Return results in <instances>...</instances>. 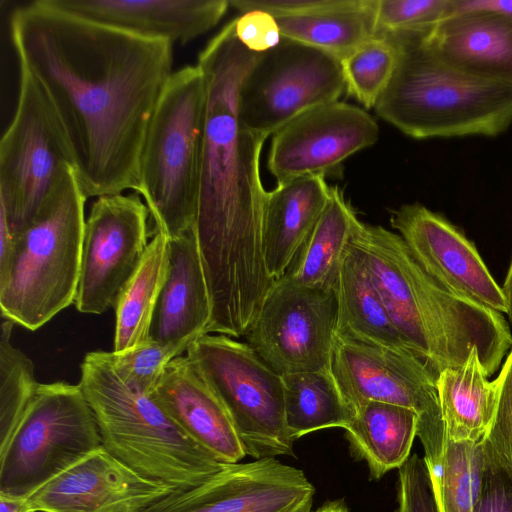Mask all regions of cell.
<instances>
[{"instance_id":"cell-1","label":"cell","mask_w":512,"mask_h":512,"mask_svg":"<svg viewBox=\"0 0 512 512\" xmlns=\"http://www.w3.org/2000/svg\"><path fill=\"white\" fill-rule=\"evenodd\" d=\"M19 64L48 98L87 197L139 192L147 130L173 74V44L67 13L45 0L17 8Z\"/></svg>"},{"instance_id":"cell-2","label":"cell","mask_w":512,"mask_h":512,"mask_svg":"<svg viewBox=\"0 0 512 512\" xmlns=\"http://www.w3.org/2000/svg\"><path fill=\"white\" fill-rule=\"evenodd\" d=\"M260 53L229 22L198 58L207 89L195 233L212 304L208 332L245 335L274 280L265 264L260 176L266 137L239 118V90Z\"/></svg>"},{"instance_id":"cell-3","label":"cell","mask_w":512,"mask_h":512,"mask_svg":"<svg viewBox=\"0 0 512 512\" xmlns=\"http://www.w3.org/2000/svg\"><path fill=\"white\" fill-rule=\"evenodd\" d=\"M351 246L364 262L395 328L438 377L462 365L473 349L489 377L512 349L501 313L463 299L430 277L403 239L382 226L360 223Z\"/></svg>"},{"instance_id":"cell-4","label":"cell","mask_w":512,"mask_h":512,"mask_svg":"<svg viewBox=\"0 0 512 512\" xmlns=\"http://www.w3.org/2000/svg\"><path fill=\"white\" fill-rule=\"evenodd\" d=\"M385 32L397 62L374 107L383 120L415 139L497 136L512 124V85L448 65L425 42L426 31Z\"/></svg>"},{"instance_id":"cell-5","label":"cell","mask_w":512,"mask_h":512,"mask_svg":"<svg viewBox=\"0 0 512 512\" xmlns=\"http://www.w3.org/2000/svg\"><path fill=\"white\" fill-rule=\"evenodd\" d=\"M80 371L78 385L94 414L102 446L126 466L173 492L191 489L224 467L151 394L124 383L107 352L87 353Z\"/></svg>"},{"instance_id":"cell-6","label":"cell","mask_w":512,"mask_h":512,"mask_svg":"<svg viewBox=\"0 0 512 512\" xmlns=\"http://www.w3.org/2000/svg\"><path fill=\"white\" fill-rule=\"evenodd\" d=\"M86 199L69 166L32 220L13 235L11 256L0 267L2 318L34 331L74 303Z\"/></svg>"},{"instance_id":"cell-7","label":"cell","mask_w":512,"mask_h":512,"mask_svg":"<svg viewBox=\"0 0 512 512\" xmlns=\"http://www.w3.org/2000/svg\"><path fill=\"white\" fill-rule=\"evenodd\" d=\"M207 89L198 65L171 75L143 143L139 192L155 233L169 239L195 229Z\"/></svg>"},{"instance_id":"cell-8","label":"cell","mask_w":512,"mask_h":512,"mask_svg":"<svg viewBox=\"0 0 512 512\" xmlns=\"http://www.w3.org/2000/svg\"><path fill=\"white\" fill-rule=\"evenodd\" d=\"M101 446L80 386L39 383L15 431L0 448V495L28 498Z\"/></svg>"},{"instance_id":"cell-9","label":"cell","mask_w":512,"mask_h":512,"mask_svg":"<svg viewBox=\"0 0 512 512\" xmlns=\"http://www.w3.org/2000/svg\"><path fill=\"white\" fill-rule=\"evenodd\" d=\"M186 356L227 409L246 455H292L280 374L246 343L223 334L196 339Z\"/></svg>"},{"instance_id":"cell-10","label":"cell","mask_w":512,"mask_h":512,"mask_svg":"<svg viewBox=\"0 0 512 512\" xmlns=\"http://www.w3.org/2000/svg\"><path fill=\"white\" fill-rule=\"evenodd\" d=\"M330 371L352 411L368 401L413 410L424 458L437 476L447 437L437 390V376L413 352L363 343L336 332Z\"/></svg>"},{"instance_id":"cell-11","label":"cell","mask_w":512,"mask_h":512,"mask_svg":"<svg viewBox=\"0 0 512 512\" xmlns=\"http://www.w3.org/2000/svg\"><path fill=\"white\" fill-rule=\"evenodd\" d=\"M69 166L63 128L40 85L19 64L17 106L0 142V214L12 235L32 220Z\"/></svg>"},{"instance_id":"cell-12","label":"cell","mask_w":512,"mask_h":512,"mask_svg":"<svg viewBox=\"0 0 512 512\" xmlns=\"http://www.w3.org/2000/svg\"><path fill=\"white\" fill-rule=\"evenodd\" d=\"M345 90L339 59L282 38L260 53L242 81L239 118L248 129L267 138L304 112L338 101Z\"/></svg>"},{"instance_id":"cell-13","label":"cell","mask_w":512,"mask_h":512,"mask_svg":"<svg viewBox=\"0 0 512 512\" xmlns=\"http://www.w3.org/2000/svg\"><path fill=\"white\" fill-rule=\"evenodd\" d=\"M337 316L334 289L302 285L283 276L268 291L244 337L281 376L330 371Z\"/></svg>"},{"instance_id":"cell-14","label":"cell","mask_w":512,"mask_h":512,"mask_svg":"<svg viewBox=\"0 0 512 512\" xmlns=\"http://www.w3.org/2000/svg\"><path fill=\"white\" fill-rule=\"evenodd\" d=\"M150 213L138 193L97 197L85 222L74 304L87 314L114 307L141 263L148 243Z\"/></svg>"},{"instance_id":"cell-15","label":"cell","mask_w":512,"mask_h":512,"mask_svg":"<svg viewBox=\"0 0 512 512\" xmlns=\"http://www.w3.org/2000/svg\"><path fill=\"white\" fill-rule=\"evenodd\" d=\"M315 488L276 458L225 464L203 483L161 499L148 512H312Z\"/></svg>"},{"instance_id":"cell-16","label":"cell","mask_w":512,"mask_h":512,"mask_svg":"<svg viewBox=\"0 0 512 512\" xmlns=\"http://www.w3.org/2000/svg\"><path fill=\"white\" fill-rule=\"evenodd\" d=\"M379 137L375 119L358 106L335 101L312 108L272 135L267 166L282 184L331 172Z\"/></svg>"},{"instance_id":"cell-17","label":"cell","mask_w":512,"mask_h":512,"mask_svg":"<svg viewBox=\"0 0 512 512\" xmlns=\"http://www.w3.org/2000/svg\"><path fill=\"white\" fill-rule=\"evenodd\" d=\"M390 223L413 257L436 282L479 306L507 313L502 290L474 244L442 215L419 204L394 210Z\"/></svg>"},{"instance_id":"cell-18","label":"cell","mask_w":512,"mask_h":512,"mask_svg":"<svg viewBox=\"0 0 512 512\" xmlns=\"http://www.w3.org/2000/svg\"><path fill=\"white\" fill-rule=\"evenodd\" d=\"M171 493L101 446L31 494L27 502L34 512H148Z\"/></svg>"},{"instance_id":"cell-19","label":"cell","mask_w":512,"mask_h":512,"mask_svg":"<svg viewBox=\"0 0 512 512\" xmlns=\"http://www.w3.org/2000/svg\"><path fill=\"white\" fill-rule=\"evenodd\" d=\"M81 18L125 32L184 45L208 32L227 0H45Z\"/></svg>"},{"instance_id":"cell-20","label":"cell","mask_w":512,"mask_h":512,"mask_svg":"<svg viewBox=\"0 0 512 512\" xmlns=\"http://www.w3.org/2000/svg\"><path fill=\"white\" fill-rule=\"evenodd\" d=\"M151 395L191 439L219 462L238 463L246 456L227 409L187 356L169 363Z\"/></svg>"},{"instance_id":"cell-21","label":"cell","mask_w":512,"mask_h":512,"mask_svg":"<svg viewBox=\"0 0 512 512\" xmlns=\"http://www.w3.org/2000/svg\"><path fill=\"white\" fill-rule=\"evenodd\" d=\"M212 304L195 229L169 239V265L153 314L152 340L190 346L208 333Z\"/></svg>"},{"instance_id":"cell-22","label":"cell","mask_w":512,"mask_h":512,"mask_svg":"<svg viewBox=\"0 0 512 512\" xmlns=\"http://www.w3.org/2000/svg\"><path fill=\"white\" fill-rule=\"evenodd\" d=\"M424 40L448 65L512 85V19L490 11L457 13L426 31Z\"/></svg>"},{"instance_id":"cell-23","label":"cell","mask_w":512,"mask_h":512,"mask_svg":"<svg viewBox=\"0 0 512 512\" xmlns=\"http://www.w3.org/2000/svg\"><path fill=\"white\" fill-rule=\"evenodd\" d=\"M324 175L314 174L278 184L267 192L263 216L266 268L282 278L313 230L330 198Z\"/></svg>"},{"instance_id":"cell-24","label":"cell","mask_w":512,"mask_h":512,"mask_svg":"<svg viewBox=\"0 0 512 512\" xmlns=\"http://www.w3.org/2000/svg\"><path fill=\"white\" fill-rule=\"evenodd\" d=\"M377 6L378 0H319L300 14L274 18L282 38L341 61L376 34Z\"/></svg>"},{"instance_id":"cell-25","label":"cell","mask_w":512,"mask_h":512,"mask_svg":"<svg viewBox=\"0 0 512 512\" xmlns=\"http://www.w3.org/2000/svg\"><path fill=\"white\" fill-rule=\"evenodd\" d=\"M417 429L418 417L413 410L379 401L357 407L344 428L351 452L366 462L373 480L405 463Z\"/></svg>"},{"instance_id":"cell-26","label":"cell","mask_w":512,"mask_h":512,"mask_svg":"<svg viewBox=\"0 0 512 512\" xmlns=\"http://www.w3.org/2000/svg\"><path fill=\"white\" fill-rule=\"evenodd\" d=\"M334 291L338 334L371 345L413 352L392 323L364 262L351 244L341 263Z\"/></svg>"},{"instance_id":"cell-27","label":"cell","mask_w":512,"mask_h":512,"mask_svg":"<svg viewBox=\"0 0 512 512\" xmlns=\"http://www.w3.org/2000/svg\"><path fill=\"white\" fill-rule=\"evenodd\" d=\"M437 390L447 441H482L496 412L499 385L497 378L488 380L478 350L462 365L442 371Z\"/></svg>"},{"instance_id":"cell-28","label":"cell","mask_w":512,"mask_h":512,"mask_svg":"<svg viewBox=\"0 0 512 512\" xmlns=\"http://www.w3.org/2000/svg\"><path fill=\"white\" fill-rule=\"evenodd\" d=\"M361 221L343 192L331 187L329 201L284 275L296 283L334 289L341 263Z\"/></svg>"},{"instance_id":"cell-29","label":"cell","mask_w":512,"mask_h":512,"mask_svg":"<svg viewBox=\"0 0 512 512\" xmlns=\"http://www.w3.org/2000/svg\"><path fill=\"white\" fill-rule=\"evenodd\" d=\"M168 265L169 238L155 233L141 263L115 302L114 352L125 351L150 339V326Z\"/></svg>"},{"instance_id":"cell-30","label":"cell","mask_w":512,"mask_h":512,"mask_svg":"<svg viewBox=\"0 0 512 512\" xmlns=\"http://www.w3.org/2000/svg\"><path fill=\"white\" fill-rule=\"evenodd\" d=\"M288 432L296 439L326 428H345L353 414L331 371L283 375Z\"/></svg>"},{"instance_id":"cell-31","label":"cell","mask_w":512,"mask_h":512,"mask_svg":"<svg viewBox=\"0 0 512 512\" xmlns=\"http://www.w3.org/2000/svg\"><path fill=\"white\" fill-rule=\"evenodd\" d=\"M0 327V448L8 442L39 383L33 362L11 342L15 323L2 318Z\"/></svg>"},{"instance_id":"cell-32","label":"cell","mask_w":512,"mask_h":512,"mask_svg":"<svg viewBox=\"0 0 512 512\" xmlns=\"http://www.w3.org/2000/svg\"><path fill=\"white\" fill-rule=\"evenodd\" d=\"M340 62L347 93L365 108H374L393 76L397 46L387 32L377 30Z\"/></svg>"},{"instance_id":"cell-33","label":"cell","mask_w":512,"mask_h":512,"mask_svg":"<svg viewBox=\"0 0 512 512\" xmlns=\"http://www.w3.org/2000/svg\"><path fill=\"white\" fill-rule=\"evenodd\" d=\"M482 441H447L442 467L434 475L441 512H473L484 468Z\"/></svg>"},{"instance_id":"cell-34","label":"cell","mask_w":512,"mask_h":512,"mask_svg":"<svg viewBox=\"0 0 512 512\" xmlns=\"http://www.w3.org/2000/svg\"><path fill=\"white\" fill-rule=\"evenodd\" d=\"M185 344L148 341L121 352H107L108 359L124 383L149 393L160 383L169 363L187 351Z\"/></svg>"},{"instance_id":"cell-35","label":"cell","mask_w":512,"mask_h":512,"mask_svg":"<svg viewBox=\"0 0 512 512\" xmlns=\"http://www.w3.org/2000/svg\"><path fill=\"white\" fill-rule=\"evenodd\" d=\"M454 14V0H378L377 30L425 32Z\"/></svg>"},{"instance_id":"cell-36","label":"cell","mask_w":512,"mask_h":512,"mask_svg":"<svg viewBox=\"0 0 512 512\" xmlns=\"http://www.w3.org/2000/svg\"><path fill=\"white\" fill-rule=\"evenodd\" d=\"M497 380L499 385L497 408L482 442L486 453L512 483V349Z\"/></svg>"},{"instance_id":"cell-37","label":"cell","mask_w":512,"mask_h":512,"mask_svg":"<svg viewBox=\"0 0 512 512\" xmlns=\"http://www.w3.org/2000/svg\"><path fill=\"white\" fill-rule=\"evenodd\" d=\"M396 512H441L435 477L425 458L412 454L398 468Z\"/></svg>"},{"instance_id":"cell-38","label":"cell","mask_w":512,"mask_h":512,"mask_svg":"<svg viewBox=\"0 0 512 512\" xmlns=\"http://www.w3.org/2000/svg\"><path fill=\"white\" fill-rule=\"evenodd\" d=\"M473 512H512V483L485 450Z\"/></svg>"},{"instance_id":"cell-39","label":"cell","mask_w":512,"mask_h":512,"mask_svg":"<svg viewBox=\"0 0 512 512\" xmlns=\"http://www.w3.org/2000/svg\"><path fill=\"white\" fill-rule=\"evenodd\" d=\"M239 41L255 53L266 52L282 39L276 19L263 11H250L234 19Z\"/></svg>"},{"instance_id":"cell-40","label":"cell","mask_w":512,"mask_h":512,"mask_svg":"<svg viewBox=\"0 0 512 512\" xmlns=\"http://www.w3.org/2000/svg\"><path fill=\"white\" fill-rule=\"evenodd\" d=\"M490 11L512 19V0H454V14Z\"/></svg>"},{"instance_id":"cell-41","label":"cell","mask_w":512,"mask_h":512,"mask_svg":"<svg viewBox=\"0 0 512 512\" xmlns=\"http://www.w3.org/2000/svg\"><path fill=\"white\" fill-rule=\"evenodd\" d=\"M27 498L0 495V512H29Z\"/></svg>"},{"instance_id":"cell-42","label":"cell","mask_w":512,"mask_h":512,"mask_svg":"<svg viewBox=\"0 0 512 512\" xmlns=\"http://www.w3.org/2000/svg\"><path fill=\"white\" fill-rule=\"evenodd\" d=\"M506 302H507V313L508 320L512 326V261L507 272L506 279L502 287Z\"/></svg>"},{"instance_id":"cell-43","label":"cell","mask_w":512,"mask_h":512,"mask_svg":"<svg viewBox=\"0 0 512 512\" xmlns=\"http://www.w3.org/2000/svg\"><path fill=\"white\" fill-rule=\"evenodd\" d=\"M315 512H350L343 500L327 501Z\"/></svg>"},{"instance_id":"cell-44","label":"cell","mask_w":512,"mask_h":512,"mask_svg":"<svg viewBox=\"0 0 512 512\" xmlns=\"http://www.w3.org/2000/svg\"><path fill=\"white\" fill-rule=\"evenodd\" d=\"M29 512H34V511H29Z\"/></svg>"}]
</instances>
